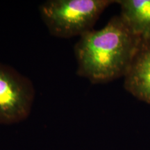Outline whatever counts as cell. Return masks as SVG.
I'll use <instances>...</instances> for the list:
<instances>
[{
  "mask_svg": "<svg viewBox=\"0 0 150 150\" xmlns=\"http://www.w3.org/2000/svg\"><path fill=\"white\" fill-rule=\"evenodd\" d=\"M125 76L127 91L150 104V41L141 42Z\"/></svg>",
  "mask_w": 150,
  "mask_h": 150,
  "instance_id": "obj_4",
  "label": "cell"
},
{
  "mask_svg": "<svg viewBox=\"0 0 150 150\" xmlns=\"http://www.w3.org/2000/svg\"><path fill=\"white\" fill-rule=\"evenodd\" d=\"M115 1L49 0L39 11L49 32L61 38L82 35L92 27L102 12Z\"/></svg>",
  "mask_w": 150,
  "mask_h": 150,
  "instance_id": "obj_2",
  "label": "cell"
},
{
  "mask_svg": "<svg viewBox=\"0 0 150 150\" xmlns=\"http://www.w3.org/2000/svg\"><path fill=\"white\" fill-rule=\"evenodd\" d=\"M34 86L13 67L0 63V125L27 119L35 99Z\"/></svg>",
  "mask_w": 150,
  "mask_h": 150,
  "instance_id": "obj_3",
  "label": "cell"
},
{
  "mask_svg": "<svg viewBox=\"0 0 150 150\" xmlns=\"http://www.w3.org/2000/svg\"><path fill=\"white\" fill-rule=\"evenodd\" d=\"M121 8L120 17L135 36L150 41V0L115 1Z\"/></svg>",
  "mask_w": 150,
  "mask_h": 150,
  "instance_id": "obj_5",
  "label": "cell"
},
{
  "mask_svg": "<svg viewBox=\"0 0 150 150\" xmlns=\"http://www.w3.org/2000/svg\"><path fill=\"white\" fill-rule=\"evenodd\" d=\"M141 42L120 17H113L102 29L80 36L74 46L76 74L93 83L125 76Z\"/></svg>",
  "mask_w": 150,
  "mask_h": 150,
  "instance_id": "obj_1",
  "label": "cell"
}]
</instances>
